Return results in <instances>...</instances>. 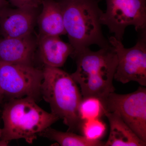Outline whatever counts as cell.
<instances>
[{
	"label": "cell",
	"instance_id": "5",
	"mask_svg": "<svg viewBox=\"0 0 146 146\" xmlns=\"http://www.w3.org/2000/svg\"><path fill=\"white\" fill-rule=\"evenodd\" d=\"M43 80V70L33 65L0 61V90L10 99L28 97L36 101Z\"/></svg>",
	"mask_w": 146,
	"mask_h": 146
},
{
	"label": "cell",
	"instance_id": "12",
	"mask_svg": "<svg viewBox=\"0 0 146 146\" xmlns=\"http://www.w3.org/2000/svg\"><path fill=\"white\" fill-rule=\"evenodd\" d=\"M42 11L37 18L39 35L60 36L66 35L63 14L56 0H42Z\"/></svg>",
	"mask_w": 146,
	"mask_h": 146
},
{
	"label": "cell",
	"instance_id": "19",
	"mask_svg": "<svg viewBox=\"0 0 146 146\" xmlns=\"http://www.w3.org/2000/svg\"><path fill=\"white\" fill-rule=\"evenodd\" d=\"M2 135V129L0 128V146H3V144L1 142V138Z\"/></svg>",
	"mask_w": 146,
	"mask_h": 146
},
{
	"label": "cell",
	"instance_id": "17",
	"mask_svg": "<svg viewBox=\"0 0 146 146\" xmlns=\"http://www.w3.org/2000/svg\"><path fill=\"white\" fill-rule=\"evenodd\" d=\"M9 3L19 8H37L42 5V0H8Z\"/></svg>",
	"mask_w": 146,
	"mask_h": 146
},
{
	"label": "cell",
	"instance_id": "14",
	"mask_svg": "<svg viewBox=\"0 0 146 146\" xmlns=\"http://www.w3.org/2000/svg\"><path fill=\"white\" fill-rule=\"evenodd\" d=\"M39 136L55 141L62 146H105V144L100 140H89L83 135L71 131H60L50 127L39 133Z\"/></svg>",
	"mask_w": 146,
	"mask_h": 146
},
{
	"label": "cell",
	"instance_id": "18",
	"mask_svg": "<svg viewBox=\"0 0 146 146\" xmlns=\"http://www.w3.org/2000/svg\"><path fill=\"white\" fill-rule=\"evenodd\" d=\"M9 3L7 0H0V14L5 9L9 7Z\"/></svg>",
	"mask_w": 146,
	"mask_h": 146
},
{
	"label": "cell",
	"instance_id": "2",
	"mask_svg": "<svg viewBox=\"0 0 146 146\" xmlns=\"http://www.w3.org/2000/svg\"><path fill=\"white\" fill-rule=\"evenodd\" d=\"M56 1L62 10L69 43L74 49L71 57L92 45L100 48L111 46L102 30L100 19L104 11L100 8V0Z\"/></svg>",
	"mask_w": 146,
	"mask_h": 146
},
{
	"label": "cell",
	"instance_id": "10",
	"mask_svg": "<svg viewBox=\"0 0 146 146\" xmlns=\"http://www.w3.org/2000/svg\"><path fill=\"white\" fill-rule=\"evenodd\" d=\"M37 36L33 33L23 37L0 38V61L33 65Z\"/></svg>",
	"mask_w": 146,
	"mask_h": 146
},
{
	"label": "cell",
	"instance_id": "16",
	"mask_svg": "<svg viewBox=\"0 0 146 146\" xmlns=\"http://www.w3.org/2000/svg\"><path fill=\"white\" fill-rule=\"evenodd\" d=\"M100 118L84 121L80 131L83 136L89 140H100L106 132V126Z\"/></svg>",
	"mask_w": 146,
	"mask_h": 146
},
{
	"label": "cell",
	"instance_id": "11",
	"mask_svg": "<svg viewBox=\"0 0 146 146\" xmlns=\"http://www.w3.org/2000/svg\"><path fill=\"white\" fill-rule=\"evenodd\" d=\"M37 50L40 59L45 66L60 68L64 65L74 49L70 43H66L60 36H37Z\"/></svg>",
	"mask_w": 146,
	"mask_h": 146
},
{
	"label": "cell",
	"instance_id": "1",
	"mask_svg": "<svg viewBox=\"0 0 146 146\" xmlns=\"http://www.w3.org/2000/svg\"><path fill=\"white\" fill-rule=\"evenodd\" d=\"M100 48L93 51L86 48L74 55L76 69L71 75L80 85L82 98L94 97L103 104L115 91L113 80L117 57L112 46Z\"/></svg>",
	"mask_w": 146,
	"mask_h": 146
},
{
	"label": "cell",
	"instance_id": "6",
	"mask_svg": "<svg viewBox=\"0 0 146 146\" xmlns=\"http://www.w3.org/2000/svg\"><path fill=\"white\" fill-rule=\"evenodd\" d=\"M136 45L127 48L115 36L108 38L117 57L114 79L123 84L136 82L146 86V29L138 32Z\"/></svg>",
	"mask_w": 146,
	"mask_h": 146
},
{
	"label": "cell",
	"instance_id": "4",
	"mask_svg": "<svg viewBox=\"0 0 146 146\" xmlns=\"http://www.w3.org/2000/svg\"><path fill=\"white\" fill-rule=\"evenodd\" d=\"M41 93L52 113L63 120L68 131H80L82 121L78 108L82 99L78 84L71 74L60 68L45 66Z\"/></svg>",
	"mask_w": 146,
	"mask_h": 146
},
{
	"label": "cell",
	"instance_id": "9",
	"mask_svg": "<svg viewBox=\"0 0 146 146\" xmlns=\"http://www.w3.org/2000/svg\"><path fill=\"white\" fill-rule=\"evenodd\" d=\"M38 8H6L0 14V34L4 37H23L33 33Z\"/></svg>",
	"mask_w": 146,
	"mask_h": 146
},
{
	"label": "cell",
	"instance_id": "8",
	"mask_svg": "<svg viewBox=\"0 0 146 146\" xmlns=\"http://www.w3.org/2000/svg\"><path fill=\"white\" fill-rule=\"evenodd\" d=\"M105 110L118 114L141 140L146 142V88L130 94L110 93L103 103Z\"/></svg>",
	"mask_w": 146,
	"mask_h": 146
},
{
	"label": "cell",
	"instance_id": "15",
	"mask_svg": "<svg viewBox=\"0 0 146 146\" xmlns=\"http://www.w3.org/2000/svg\"><path fill=\"white\" fill-rule=\"evenodd\" d=\"M105 111L102 103L94 97L82 98L79 106V115L82 121L100 118L104 115Z\"/></svg>",
	"mask_w": 146,
	"mask_h": 146
},
{
	"label": "cell",
	"instance_id": "3",
	"mask_svg": "<svg viewBox=\"0 0 146 146\" xmlns=\"http://www.w3.org/2000/svg\"><path fill=\"white\" fill-rule=\"evenodd\" d=\"M2 117L3 127L1 141L4 146L19 139L32 143L39 133L59 119L42 109L34 99L28 97L10 99L4 107Z\"/></svg>",
	"mask_w": 146,
	"mask_h": 146
},
{
	"label": "cell",
	"instance_id": "20",
	"mask_svg": "<svg viewBox=\"0 0 146 146\" xmlns=\"http://www.w3.org/2000/svg\"><path fill=\"white\" fill-rule=\"evenodd\" d=\"M4 96L3 95L1 91L0 90V104L1 102L2 101V100Z\"/></svg>",
	"mask_w": 146,
	"mask_h": 146
},
{
	"label": "cell",
	"instance_id": "13",
	"mask_svg": "<svg viewBox=\"0 0 146 146\" xmlns=\"http://www.w3.org/2000/svg\"><path fill=\"white\" fill-rule=\"evenodd\" d=\"M109 121L110 130L105 146H146V142L141 140L118 114L105 112Z\"/></svg>",
	"mask_w": 146,
	"mask_h": 146
},
{
	"label": "cell",
	"instance_id": "7",
	"mask_svg": "<svg viewBox=\"0 0 146 146\" xmlns=\"http://www.w3.org/2000/svg\"><path fill=\"white\" fill-rule=\"evenodd\" d=\"M106 9L100 19L110 33L123 41L125 29L133 26L136 31L146 29V0H105Z\"/></svg>",
	"mask_w": 146,
	"mask_h": 146
}]
</instances>
